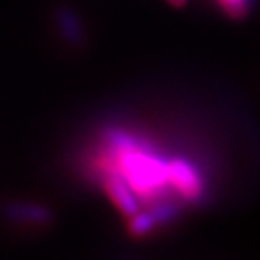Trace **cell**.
<instances>
[{
	"label": "cell",
	"mask_w": 260,
	"mask_h": 260,
	"mask_svg": "<svg viewBox=\"0 0 260 260\" xmlns=\"http://www.w3.org/2000/svg\"><path fill=\"white\" fill-rule=\"evenodd\" d=\"M248 4H250V5H252V4H253V0H248Z\"/></svg>",
	"instance_id": "30bf717a"
},
{
	"label": "cell",
	"mask_w": 260,
	"mask_h": 260,
	"mask_svg": "<svg viewBox=\"0 0 260 260\" xmlns=\"http://www.w3.org/2000/svg\"><path fill=\"white\" fill-rule=\"evenodd\" d=\"M168 179L189 200H196L201 194V183L194 168L188 160L176 159L168 166Z\"/></svg>",
	"instance_id": "7a4b0ae2"
},
{
	"label": "cell",
	"mask_w": 260,
	"mask_h": 260,
	"mask_svg": "<svg viewBox=\"0 0 260 260\" xmlns=\"http://www.w3.org/2000/svg\"><path fill=\"white\" fill-rule=\"evenodd\" d=\"M157 225L155 220L150 215V211L147 213H135V215L130 216V223H128V230L134 237H144L154 230V226Z\"/></svg>",
	"instance_id": "5b68a950"
},
{
	"label": "cell",
	"mask_w": 260,
	"mask_h": 260,
	"mask_svg": "<svg viewBox=\"0 0 260 260\" xmlns=\"http://www.w3.org/2000/svg\"><path fill=\"white\" fill-rule=\"evenodd\" d=\"M218 2L232 19H243L250 7L248 0H218Z\"/></svg>",
	"instance_id": "52a82bcc"
},
{
	"label": "cell",
	"mask_w": 260,
	"mask_h": 260,
	"mask_svg": "<svg viewBox=\"0 0 260 260\" xmlns=\"http://www.w3.org/2000/svg\"><path fill=\"white\" fill-rule=\"evenodd\" d=\"M59 25L66 36V39H70L71 43H78L81 39V25L78 22L76 15L71 14L70 10H63L59 14Z\"/></svg>",
	"instance_id": "8992f818"
},
{
	"label": "cell",
	"mask_w": 260,
	"mask_h": 260,
	"mask_svg": "<svg viewBox=\"0 0 260 260\" xmlns=\"http://www.w3.org/2000/svg\"><path fill=\"white\" fill-rule=\"evenodd\" d=\"M150 215H152L155 223L159 225V223L174 220V216L178 215V208H176V205H159L150 210Z\"/></svg>",
	"instance_id": "ba28073f"
},
{
	"label": "cell",
	"mask_w": 260,
	"mask_h": 260,
	"mask_svg": "<svg viewBox=\"0 0 260 260\" xmlns=\"http://www.w3.org/2000/svg\"><path fill=\"white\" fill-rule=\"evenodd\" d=\"M105 188H107L108 196L112 198V201L117 205V208L120 210L122 215H125V216L130 218V216L135 215V213L139 211L137 198H135V194L132 193L130 184L127 183L123 176L117 174V173H112L107 178Z\"/></svg>",
	"instance_id": "3957f363"
},
{
	"label": "cell",
	"mask_w": 260,
	"mask_h": 260,
	"mask_svg": "<svg viewBox=\"0 0 260 260\" xmlns=\"http://www.w3.org/2000/svg\"><path fill=\"white\" fill-rule=\"evenodd\" d=\"M7 215L12 220L20 221H48L51 218V211L44 206L38 205H12L7 208Z\"/></svg>",
	"instance_id": "277c9868"
},
{
	"label": "cell",
	"mask_w": 260,
	"mask_h": 260,
	"mask_svg": "<svg viewBox=\"0 0 260 260\" xmlns=\"http://www.w3.org/2000/svg\"><path fill=\"white\" fill-rule=\"evenodd\" d=\"M120 169L125 181L137 191H147L162 184L168 179V166L157 159L144 154L123 150L120 157Z\"/></svg>",
	"instance_id": "6da1fadb"
},
{
	"label": "cell",
	"mask_w": 260,
	"mask_h": 260,
	"mask_svg": "<svg viewBox=\"0 0 260 260\" xmlns=\"http://www.w3.org/2000/svg\"><path fill=\"white\" fill-rule=\"evenodd\" d=\"M168 2H169L171 5H174V7H184L188 0H168Z\"/></svg>",
	"instance_id": "9c48e42d"
}]
</instances>
